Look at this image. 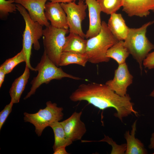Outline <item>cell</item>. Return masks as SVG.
Instances as JSON below:
<instances>
[{
	"mask_svg": "<svg viewBox=\"0 0 154 154\" xmlns=\"http://www.w3.org/2000/svg\"><path fill=\"white\" fill-rule=\"evenodd\" d=\"M13 104L10 102L0 112V130L1 129L7 117L12 110Z\"/></svg>",
	"mask_w": 154,
	"mask_h": 154,
	"instance_id": "484cf974",
	"label": "cell"
},
{
	"mask_svg": "<svg viewBox=\"0 0 154 154\" xmlns=\"http://www.w3.org/2000/svg\"><path fill=\"white\" fill-rule=\"evenodd\" d=\"M44 13L52 26L57 28L68 29L66 15L60 3L46 2Z\"/></svg>",
	"mask_w": 154,
	"mask_h": 154,
	"instance_id": "7c38bea8",
	"label": "cell"
},
{
	"mask_svg": "<svg viewBox=\"0 0 154 154\" xmlns=\"http://www.w3.org/2000/svg\"><path fill=\"white\" fill-rule=\"evenodd\" d=\"M29 68L26 65L23 74L16 79L12 85L9 93L11 102L17 103L19 102L21 95L24 90L30 76Z\"/></svg>",
	"mask_w": 154,
	"mask_h": 154,
	"instance_id": "e0dca14e",
	"label": "cell"
},
{
	"mask_svg": "<svg viewBox=\"0 0 154 154\" xmlns=\"http://www.w3.org/2000/svg\"><path fill=\"white\" fill-rule=\"evenodd\" d=\"M17 10L22 16L25 23V28L23 35V48L26 58V65L32 71L35 68L30 64V58L31 49L33 45L34 49L38 50L40 48L38 40L42 36V26L37 22L33 21L26 9L20 4H16Z\"/></svg>",
	"mask_w": 154,
	"mask_h": 154,
	"instance_id": "5b68a950",
	"label": "cell"
},
{
	"mask_svg": "<svg viewBox=\"0 0 154 154\" xmlns=\"http://www.w3.org/2000/svg\"><path fill=\"white\" fill-rule=\"evenodd\" d=\"M52 129L54 137V142L53 146V151L61 147H67L72 143L73 142L67 137L64 129L59 121L55 122L50 126Z\"/></svg>",
	"mask_w": 154,
	"mask_h": 154,
	"instance_id": "44dd1931",
	"label": "cell"
},
{
	"mask_svg": "<svg viewBox=\"0 0 154 154\" xmlns=\"http://www.w3.org/2000/svg\"><path fill=\"white\" fill-rule=\"evenodd\" d=\"M26 58L23 49L14 57L7 59L0 66L6 74L11 72L13 68L18 64L24 62H26Z\"/></svg>",
	"mask_w": 154,
	"mask_h": 154,
	"instance_id": "7402d4cb",
	"label": "cell"
},
{
	"mask_svg": "<svg viewBox=\"0 0 154 154\" xmlns=\"http://www.w3.org/2000/svg\"><path fill=\"white\" fill-rule=\"evenodd\" d=\"M15 0H0V17L3 19L7 17L10 13H15L17 7Z\"/></svg>",
	"mask_w": 154,
	"mask_h": 154,
	"instance_id": "cb8c5ba5",
	"label": "cell"
},
{
	"mask_svg": "<svg viewBox=\"0 0 154 154\" xmlns=\"http://www.w3.org/2000/svg\"><path fill=\"white\" fill-rule=\"evenodd\" d=\"M66 147L61 146L56 149L54 151V154H68L66 150Z\"/></svg>",
	"mask_w": 154,
	"mask_h": 154,
	"instance_id": "83f0119b",
	"label": "cell"
},
{
	"mask_svg": "<svg viewBox=\"0 0 154 154\" xmlns=\"http://www.w3.org/2000/svg\"><path fill=\"white\" fill-rule=\"evenodd\" d=\"M53 2H58L59 3H68L72 2H75L77 0H48Z\"/></svg>",
	"mask_w": 154,
	"mask_h": 154,
	"instance_id": "4dcf8cb0",
	"label": "cell"
},
{
	"mask_svg": "<svg viewBox=\"0 0 154 154\" xmlns=\"http://www.w3.org/2000/svg\"><path fill=\"white\" fill-rule=\"evenodd\" d=\"M69 32V29L57 28L50 25L43 29L44 51L57 66H59L60 57L65 44L66 35Z\"/></svg>",
	"mask_w": 154,
	"mask_h": 154,
	"instance_id": "52a82bcc",
	"label": "cell"
},
{
	"mask_svg": "<svg viewBox=\"0 0 154 154\" xmlns=\"http://www.w3.org/2000/svg\"><path fill=\"white\" fill-rule=\"evenodd\" d=\"M102 11L108 14L116 13L122 6V0H96Z\"/></svg>",
	"mask_w": 154,
	"mask_h": 154,
	"instance_id": "603a6c76",
	"label": "cell"
},
{
	"mask_svg": "<svg viewBox=\"0 0 154 154\" xmlns=\"http://www.w3.org/2000/svg\"><path fill=\"white\" fill-rule=\"evenodd\" d=\"M87 44V40L77 34L70 33L69 35L66 36L62 52L85 54Z\"/></svg>",
	"mask_w": 154,
	"mask_h": 154,
	"instance_id": "ac0fdd59",
	"label": "cell"
},
{
	"mask_svg": "<svg viewBox=\"0 0 154 154\" xmlns=\"http://www.w3.org/2000/svg\"><path fill=\"white\" fill-rule=\"evenodd\" d=\"M107 25L117 40L124 41L127 35L129 28L126 25L121 14L116 13L111 14Z\"/></svg>",
	"mask_w": 154,
	"mask_h": 154,
	"instance_id": "9a60e30c",
	"label": "cell"
},
{
	"mask_svg": "<svg viewBox=\"0 0 154 154\" xmlns=\"http://www.w3.org/2000/svg\"><path fill=\"white\" fill-rule=\"evenodd\" d=\"M133 78L125 62L118 65L115 70L113 78L107 81L105 84L117 94L124 96L127 94V87L133 82Z\"/></svg>",
	"mask_w": 154,
	"mask_h": 154,
	"instance_id": "9c48e42d",
	"label": "cell"
},
{
	"mask_svg": "<svg viewBox=\"0 0 154 154\" xmlns=\"http://www.w3.org/2000/svg\"><path fill=\"white\" fill-rule=\"evenodd\" d=\"M129 53L125 46L123 40H119L114 44L108 50L107 56L116 61L118 65L123 64Z\"/></svg>",
	"mask_w": 154,
	"mask_h": 154,
	"instance_id": "d6986e66",
	"label": "cell"
},
{
	"mask_svg": "<svg viewBox=\"0 0 154 154\" xmlns=\"http://www.w3.org/2000/svg\"><path fill=\"white\" fill-rule=\"evenodd\" d=\"M143 63L145 68L149 69L154 68V51L148 54Z\"/></svg>",
	"mask_w": 154,
	"mask_h": 154,
	"instance_id": "4316f807",
	"label": "cell"
},
{
	"mask_svg": "<svg viewBox=\"0 0 154 154\" xmlns=\"http://www.w3.org/2000/svg\"><path fill=\"white\" fill-rule=\"evenodd\" d=\"M123 11L128 16L143 17L154 12V0H122Z\"/></svg>",
	"mask_w": 154,
	"mask_h": 154,
	"instance_id": "4fadbf2b",
	"label": "cell"
},
{
	"mask_svg": "<svg viewBox=\"0 0 154 154\" xmlns=\"http://www.w3.org/2000/svg\"><path fill=\"white\" fill-rule=\"evenodd\" d=\"M83 0L84 1V0Z\"/></svg>",
	"mask_w": 154,
	"mask_h": 154,
	"instance_id": "836d02e7",
	"label": "cell"
},
{
	"mask_svg": "<svg viewBox=\"0 0 154 154\" xmlns=\"http://www.w3.org/2000/svg\"><path fill=\"white\" fill-rule=\"evenodd\" d=\"M118 40L109 29L104 21L102 22V28L99 33L87 40L86 54L88 62L94 64L107 62L110 58L107 56L108 50Z\"/></svg>",
	"mask_w": 154,
	"mask_h": 154,
	"instance_id": "7a4b0ae2",
	"label": "cell"
},
{
	"mask_svg": "<svg viewBox=\"0 0 154 154\" xmlns=\"http://www.w3.org/2000/svg\"><path fill=\"white\" fill-rule=\"evenodd\" d=\"M67 17L69 33L77 34L85 38V34L82 29L83 21L86 17V10L87 6L83 0H79L77 4L75 2L61 3Z\"/></svg>",
	"mask_w": 154,
	"mask_h": 154,
	"instance_id": "ba28073f",
	"label": "cell"
},
{
	"mask_svg": "<svg viewBox=\"0 0 154 154\" xmlns=\"http://www.w3.org/2000/svg\"><path fill=\"white\" fill-rule=\"evenodd\" d=\"M6 74L5 71L0 68V87L1 88L4 81L5 75Z\"/></svg>",
	"mask_w": 154,
	"mask_h": 154,
	"instance_id": "f1b7e54d",
	"label": "cell"
},
{
	"mask_svg": "<svg viewBox=\"0 0 154 154\" xmlns=\"http://www.w3.org/2000/svg\"><path fill=\"white\" fill-rule=\"evenodd\" d=\"M69 98L74 102L86 101L100 110L114 108L116 111L114 115L121 121L124 117L132 114L136 116L138 115L133 108L134 104L131 102V98L128 94L124 96H120L106 84L94 82L81 84Z\"/></svg>",
	"mask_w": 154,
	"mask_h": 154,
	"instance_id": "6da1fadb",
	"label": "cell"
},
{
	"mask_svg": "<svg viewBox=\"0 0 154 154\" xmlns=\"http://www.w3.org/2000/svg\"><path fill=\"white\" fill-rule=\"evenodd\" d=\"M15 0L16 3L21 5L27 10L33 21L46 27L50 25L44 13L45 4L47 0Z\"/></svg>",
	"mask_w": 154,
	"mask_h": 154,
	"instance_id": "8fae6325",
	"label": "cell"
},
{
	"mask_svg": "<svg viewBox=\"0 0 154 154\" xmlns=\"http://www.w3.org/2000/svg\"><path fill=\"white\" fill-rule=\"evenodd\" d=\"M85 0L88 8L89 19V27L85 34V38L89 39L96 36L101 31L102 11L96 0Z\"/></svg>",
	"mask_w": 154,
	"mask_h": 154,
	"instance_id": "5bb4252c",
	"label": "cell"
},
{
	"mask_svg": "<svg viewBox=\"0 0 154 154\" xmlns=\"http://www.w3.org/2000/svg\"><path fill=\"white\" fill-rule=\"evenodd\" d=\"M137 120L133 122L131 127V133L129 131H126L124 137L127 143L125 154H146L147 153V150L144 147L143 143L135 137L136 130Z\"/></svg>",
	"mask_w": 154,
	"mask_h": 154,
	"instance_id": "2e32d148",
	"label": "cell"
},
{
	"mask_svg": "<svg viewBox=\"0 0 154 154\" xmlns=\"http://www.w3.org/2000/svg\"><path fill=\"white\" fill-rule=\"evenodd\" d=\"M150 96L151 97H154V89L150 93Z\"/></svg>",
	"mask_w": 154,
	"mask_h": 154,
	"instance_id": "1f68e13d",
	"label": "cell"
},
{
	"mask_svg": "<svg viewBox=\"0 0 154 154\" xmlns=\"http://www.w3.org/2000/svg\"><path fill=\"white\" fill-rule=\"evenodd\" d=\"M46 105L44 108L40 109L35 113H24V121L29 122L34 126L35 132L38 136H41L45 128L55 122L60 121L64 116L63 108L58 107L56 103L48 101Z\"/></svg>",
	"mask_w": 154,
	"mask_h": 154,
	"instance_id": "8992f818",
	"label": "cell"
},
{
	"mask_svg": "<svg viewBox=\"0 0 154 154\" xmlns=\"http://www.w3.org/2000/svg\"><path fill=\"white\" fill-rule=\"evenodd\" d=\"M105 137L103 139L97 141L98 142H106L112 146L111 154H125L126 149V144L118 145L112 139L108 136L104 135Z\"/></svg>",
	"mask_w": 154,
	"mask_h": 154,
	"instance_id": "d4e9b609",
	"label": "cell"
},
{
	"mask_svg": "<svg viewBox=\"0 0 154 154\" xmlns=\"http://www.w3.org/2000/svg\"><path fill=\"white\" fill-rule=\"evenodd\" d=\"M154 23V21L147 22L138 28H129L124 41V45L129 54L138 63L141 72L144 60L154 49V45L149 40L146 35L147 27Z\"/></svg>",
	"mask_w": 154,
	"mask_h": 154,
	"instance_id": "3957f363",
	"label": "cell"
},
{
	"mask_svg": "<svg viewBox=\"0 0 154 154\" xmlns=\"http://www.w3.org/2000/svg\"><path fill=\"white\" fill-rule=\"evenodd\" d=\"M88 62V58L86 53L62 52L60 57L59 66L76 64L84 67Z\"/></svg>",
	"mask_w": 154,
	"mask_h": 154,
	"instance_id": "ffe728a7",
	"label": "cell"
},
{
	"mask_svg": "<svg viewBox=\"0 0 154 154\" xmlns=\"http://www.w3.org/2000/svg\"><path fill=\"white\" fill-rule=\"evenodd\" d=\"M153 154H154V153H153Z\"/></svg>",
	"mask_w": 154,
	"mask_h": 154,
	"instance_id": "d6a6232c",
	"label": "cell"
},
{
	"mask_svg": "<svg viewBox=\"0 0 154 154\" xmlns=\"http://www.w3.org/2000/svg\"><path fill=\"white\" fill-rule=\"evenodd\" d=\"M58 67L51 60L44 51L40 62L35 68V71L38 72V74L31 82V90L24 99H26L34 94L36 90L41 84H48L52 80H61L65 78L77 80L82 79L66 73Z\"/></svg>",
	"mask_w": 154,
	"mask_h": 154,
	"instance_id": "277c9868",
	"label": "cell"
},
{
	"mask_svg": "<svg viewBox=\"0 0 154 154\" xmlns=\"http://www.w3.org/2000/svg\"><path fill=\"white\" fill-rule=\"evenodd\" d=\"M82 111L74 112L68 118L60 122L68 138L72 142L81 139L86 131V125L80 119Z\"/></svg>",
	"mask_w": 154,
	"mask_h": 154,
	"instance_id": "30bf717a",
	"label": "cell"
},
{
	"mask_svg": "<svg viewBox=\"0 0 154 154\" xmlns=\"http://www.w3.org/2000/svg\"><path fill=\"white\" fill-rule=\"evenodd\" d=\"M148 147L150 149H154V132L151 135Z\"/></svg>",
	"mask_w": 154,
	"mask_h": 154,
	"instance_id": "f546056e",
	"label": "cell"
}]
</instances>
